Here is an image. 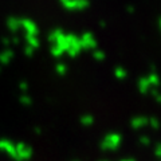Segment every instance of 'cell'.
Instances as JSON below:
<instances>
[{"label": "cell", "mask_w": 161, "mask_h": 161, "mask_svg": "<svg viewBox=\"0 0 161 161\" xmlns=\"http://www.w3.org/2000/svg\"><path fill=\"white\" fill-rule=\"evenodd\" d=\"M79 43L82 50H93L97 47V40L92 32H85L82 36H79Z\"/></svg>", "instance_id": "cell-3"}, {"label": "cell", "mask_w": 161, "mask_h": 161, "mask_svg": "<svg viewBox=\"0 0 161 161\" xmlns=\"http://www.w3.org/2000/svg\"><path fill=\"white\" fill-rule=\"evenodd\" d=\"M58 71L60 75H63L64 73H66V67H64V64H59L58 66Z\"/></svg>", "instance_id": "cell-9"}, {"label": "cell", "mask_w": 161, "mask_h": 161, "mask_svg": "<svg viewBox=\"0 0 161 161\" xmlns=\"http://www.w3.org/2000/svg\"><path fill=\"white\" fill-rule=\"evenodd\" d=\"M156 154H157L158 157H161V144H158L157 147H156Z\"/></svg>", "instance_id": "cell-10"}, {"label": "cell", "mask_w": 161, "mask_h": 161, "mask_svg": "<svg viewBox=\"0 0 161 161\" xmlns=\"http://www.w3.org/2000/svg\"><path fill=\"white\" fill-rule=\"evenodd\" d=\"M82 51L79 43V36H74L71 34H67L66 36V53L70 54L71 57H77V55Z\"/></svg>", "instance_id": "cell-1"}, {"label": "cell", "mask_w": 161, "mask_h": 161, "mask_svg": "<svg viewBox=\"0 0 161 161\" xmlns=\"http://www.w3.org/2000/svg\"><path fill=\"white\" fill-rule=\"evenodd\" d=\"M122 161H134V160H133V158H130V160H129V158H125V160H122Z\"/></svg>", "instance_id": "cell-12"}, {"label": "cell", "mask_w": 161, "mask_h": 161, "mask_svg": "<svg viewBox=\"0 0 161 161\" xmlns=\"http://www.w3.org/2000/svg\"><path fill=\"white\" fill-rule=\"evenodd\" d=\"M105 57V54L102 51H94V58H97V59H103Z\"/></svg>", "instance_id": "cell-8"}, {"label": "cell", "mask_w": 161, "mask_h": 161, "mask_svg": "<svg viewBox=\"0 0 161 161\" xmlns=\"http://www.w3.org/2000/svg\"><path fill=\"white\" fill-rule=\"evenodd\" d=\"M153 83L150 82V79L148 77H144V78H141L138 80V89H140V92L141 93H144V94H147L149 92H152V89H153Z\"/></svg>", "instance_id": "cell-4"}, {"label": "cell", "mask_w": 161, "mask_h": 161, "mask_svg": "<svg viewBox=\"0 0 161 161\" xmlns=\"http://www.w3.org/2000/svg\"><path fill=\"white\" fill-rule=\"evenodd\" d=\"M94 118L92 117V115H83L82 118H80V122H82L83 125H86V126H90V125L93 124Z\"/></svg>", "instance_id": "cell-7"}, {"label": "cell", "mask_w": 161, "mask_h": 161, "mask_svg": "<svg viewBox=\"0 0 161 161\" xmlns=\"http://www.w3.org/2000/svg\"><path fill=\"white\" fill-rule=\"evenodd\" d=\"M114 75L117 77L118 79H124L125 77L128 75V73H126V70H125L124 67H121V66H118L117 69L114 70Z\"/></svg>", "instance_id": "cell-6"}, {"label": "cell", "mask_w": 161, "mask_h": 161, "mask_svg": "<svg viewBox=\"0 0 161 161\" xmlns=\"http://www.w3.org/2000/svg\"><path fill=\"white\" fill-rule=\"evenodd\" d=\"M119 145H121V136L117 133H110L102 140L101 147H102L103 150H115L118 149Z\"/></svg>", "instance_id": "cell-2"}, {"label": "cell", "mask_w": 161, "mask_h": 161, "mask_svg": "<svg viewBox=\"0 0 161 161\" xmlns=\"http://www.w3.org/2000/svg\"><path fill=\"white\" fill-rule=\"evenodd\" d=\"M148 122H149V119L145 118V117H136V118L132 119L130 125H132V128H133L134 130H138V129H141V128H144Z\"/></svg>", "instance_id": "cell-5"}, {"label": "cell", "mask_w": 161, "mask_h": 161, "mask_svg": "<svg viewBox=\"0 0 161 161\" xmlns=\"http://www.w3.org/2000/svg\"><path fill=\"white\" fill-rule=\"evenodd\" d=\"M140 141H141V142H142V144H148V138H147V137H142V138H141Z\"/></svg>", "instance_id": "cell-11"}, {"label": "cell", "mask_w": 161, "mask_h": 161, "mask_svg": "<svg viewBox=\"0 0 161 161\" xmlns=\"http://www.w3.org/2000/svg\"><path fill=\"white\" fill-rule=\"evenodd\" d=\"M160 27H161V19H160Z\"/></svg>", "instance_id": "cell-13"}]
</instances>
